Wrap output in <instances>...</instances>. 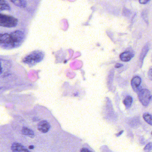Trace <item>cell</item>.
<instances>
[{"instance_id":"6da1fadb","label":"cell","mask_w":152,"mask_h":152,"mask_svg":"<svg viewBox=\"0 0 152 152\" xmlns=\"http://www.w3.org/2000/svg\"><path fill=\"white\" fill-rule=\"evenodd\" d=\"M44 55L42 52L39 51H35L26 56L23 59V62L25 64L33 66L42 61Z\"/></svg>"},{"instance_id":"7a4b0ae2","label":"cell","mask_w":152,"mask_h":152,"mask_svg":"<svg viewBox=\"0 0 152 152\" xmlns=\"http://www.w3.org/2000/svg\"><path fill=\"white\" fill-rule=\"evenodd\" d=\"M18 20L13 16L0 13V26L13 28L17 26Z\"/></svg>"},{"instance_id":"3957f363","label":"cell","mask_w":152,"mask_h":152,"mask_svg":"<svg viewBox=\"0 0 152 152\" xmlns=\"http://www.w3.org/2000/svg\"><path fill=\"white\" fill-rule=\"evenodd\" d=\"M0 47L6 49L14 48V43L10 34L0 33Z\"/></svg>"},{"instance_id":"277c9868","label":"cell","mask_w":152,"mask_h":152,"mask_svg":"<svg viewBox=\"0 0 152 152\" xmlns=\"http://www.w3.org/2000/svg\"><path fill=\"white\" fill-rule=\"evenodd\" d=\"M12 40L14 43V48L19 47L25 39V34L20 30H16L10 33Z\"/></svg>"},{"instance_id":"5b68a950","label":"cell","mask_w":152,"mask_h":152,"mask_svg":"<svg viewBox=\"0 0 152 152\" xmlns=\"http://www.w3.org/2000/svg\"><path fill=\"white\" fill-rule=\"evenodd\" d=\"M138 97L139 100L145 106H147L151 100L150 91L147 89H142L139 91Z\"/></svg>"},{"instance_id":"8992f818","label":"cell","mask_w":152,"mask_h":152,"mask_svg":"<svg viewBox=\"0 0 152 152\" xmlns=\"http://www.w3.org/2000/svg\"><path fill=\"white\" fill-rule=\"evenodd\" d=\"M50 127V124L49 122L46 120H43L38 124V129L43 133H47L49 130Z\"/></svg>"},{"instance_id":"52a82bcc","label":"cell","mask_w":152,"mask_h":152,"mask_svg":"<svg viewBox=\"0 0 152 152\" xmlns=\"http://www.w3.org/2000/svg\"><path fill=\"white\" fill-rule=\"evenodd\" d=\"M12 152H30L27 148L20 143L15 142L11 146Z\"/></svg>"},{"instance_id":"ba28073f","label":"cell","mask_w":152,"mask_h":152,"mask_svg":"<svg viewBox=\"0 0 152 152\" xmlns=\"http://www.w3.org/2000/svg\"><path fill=\"white\" fill-rule=\"evenodd\" d=\"M141 79L140 77L138 76L134 77L131 80V86L134 91H137L139 86L141 84Z\"/></svg>"},{"instance_id":"9c48e42d","label":"cell","mask_w":152,"mask_h":152,"mask_svg":"<svg viewBox=\"0 0 152 152\" xmlns=\"http://www.w3.org/2000/svg\"><path fill=\"white\" fill-rule=\"evenodd\" d=\"M134 56V54L130 52H125L122 53L120 56V59L123 62L130 61Z\"/></svg>"},{"instance_id":"30bf717a","label":"cell","mask_w":152,"mask_h":152,"mask_svg":"<svg viewBox=\"0 0 152 152\" xmlns=\"http://www.w3.org/2000/svg\"><path fill=\"white\" fill-rule=\"evenodd\" d=\"M9 1L15 6L21 8H25L27 6V2L25 0H9Z\"/></svg>"},{"instance_id":"8fae6325","label":"cell","mask_w":152,"mask_h":152,"mask_svg":"<svg viewBox=\"0 0 152 152\" xmlns=\"http://www.w3.org/2000/svg\"><path fill=\"white\" fill-rule=\"evenodd\" d=\"M11 7L5 0H0V12L3 11H10Z\"/></svg>"},{"instance_id":"7c38bea8","label":"cell","mask_w":152,"mask_h":152,"mask_svg":"<svg viewBox=\"0 0 152 152\" xmlns=\"http://www.w3.org/2000/svg\"><path fill=\"white\" fill-rule=\"evenodd\" d=\"M21 133L24 135L27 136L31 138H33L35 136L34 132L32 129L26 127H24L22 129Z\"/></svg>"},{"instance_id":"4fadbf2b","label":"cell","mask_w":152,"mask_h":152,"mask_svg":"<svg viewBox=\"0 0 152 152\" xmlns=\"http://www.w3.org/2000/svg\"><path fill=\"white\" fill-rule=\"evenodd\" d=\"M133 103V98L131 96H128L125 98L123 101L124 104L125 105L126 109H129Z\"/></svg>"},{"instance_id":"5bb4252c","label":"cell","mask_w":152,"mask_h":152,"mask_svg":"<svg viewBox=\"0 0 152 152\" xmlns=\"http://www.w3.org/2000/svg\"><path fill=\"white\" fill-rule=\"evenodd\" d=\"M148 49H149V48H148V45H146L142 49L141 54L140 57V62L141 63V65H142L143 60H144L146 54L147 53Z\"/></svg>"},{"instance_id":"9a60e30c","label":"cell","mask_w":152,"mask_h":152,"mask_svg":"<svg viewBox=\"0 0 152 152\" xmlns=\"http://www.w3.org/2000/svg\"><path fill=\"white\" fill-rule=\"evenodd\" d=\"M143 119L150 125H152V115L148 113H145L143 115Z\"/></svg>"},{"instance_id":"2e32d148","label":"cell","mask_w":152,"mask_h":152,"mask_svg":"<svg viewBox=\"0 0 152 152\" xmlns=\"http://www.w3.org/2000/svg\"><path fill=\"white\" fill-rule=\"evenodd\" d=\"M152 149V142L148 143L144 148V151L146 152H148Z\"/></svg>"},{"instance_id":"e0dca14e","label":"cell","mask_w":152,"mask_h":152,"mask_svg":"<svg viewBox=\"0 0 152 152\" xmlns=\"http://www.w3.org/2000/svg\"><path fill=\"white\" fill-rule=\"evenodd\" d=\"M148 78L150 80L152 81V69H150L148 71Z\"/></svg>"},{"instance_id":"ac0fdd59","label":"cell","mask_w":152,"mask_h":152,"mask_svg":"<svg viewBox=\"0 0 152 152\" xmlns=\"http://www.w3.org/2000/svg\"><path fill=\"white\" fill-rule=\"evenodd\" d=\"M150 0H139V3L141 4H146L148 3Z\"/></svg>"},{"instance_id":"d6986e66","label":"cell","mask_w":152,"mask_h":152,"mask_svg":"<svg viewBox=\"0 0 152 152\" xmlns=\"http://www.w3.org/2000/svg\"><path fill=\"white\" fill-rule=\"evenodd\" d=\"M80 152H92L86 148H83L81 149Z\"/></svg>"},{"instance_id":"ffe728a7","label":"cell","mask_w":152,"mask_h":152,"mask_svg":"<svg viewBox=\"0 0 152 152\" xmlns=\"http://www.w3.org/2000/svg\"><path fill=\"white\" fill-rule=\"evenodd\" d=\"M123 66V65L122 64H117L116 65H115V67L116 68H119Z\"/></svg>"},{"instance_id":"44dd1931","label":"cell","mask_w":152,"mask_h":152,"mask_svg":"<svg viewBox=\"0 0 152 152\" xmlns=\"http://www.w3.org/2000/svg\"><path fill=\"white\" fill-rule=\"evenodd\" d=\"M2 72V67H1V62H0V75L1 74V73Z\"/></svg>"},{"instance_id":"7402d4cb","label":"cell","mask_w":152,"mask_h":152,"mask_svg":"<svg viewBox=\"0 0 152 152\" xmlns=\"http://www.w3.org/2000/svg\"><path fill=\"white\" fill-rule=\"evenodd\" d=\"M123 133V131H120V132H119L118 134H117V136H119L121 135V134H122V133Z\"/></svg>"},{"instance_id":"603a6c76","label":"cell","mask_w":152,"mask_h":152,"mask_svg":"<svg viewBox=\"0 0 152 152\" xmlns=\"http://www.w3.org/2000/svg\"><path fill=\"white\" fill-rule=\"evenodd\" d=\"M29 148H30V149H33V148H34V146H29Z\"/></svg>"},{"instance_id":"cb8c5ba5","label":"cell","mask_w":152,"mask_h":152,"mask_svg":"<svg viewBox=\"0 0 152 152\" xmlns=\"http://www.w3.org/2000/svg\"><path fill=\"white\" fill-rule=\"evenodd\" d=\"M151 100H152V97H151Z\"/></svg>"},{"instance_id":"d4e9b609","label":"cell","mask_w":152,"mask_h":152,"mask_svg":"<svg viewBox=\"0 0 152 152\" xmlns=\"http://www.w3.org/2000/svg\"><path fill=\"white\" fill-rule=\"evenodd\" d=\"M1 88H0V90H1Z\"/></svg>"},{"instance_id":"484cf974","label":"cell","mask_w":152,"mask_h":152,"mask_svg":"<svg viewBox=\"0 0 152 152\" xmlns=\"http://www.w3.org/2000/svg\"><path fill=\"white\" fill-rule=\"evenodd\" d=\"M151 134H152V133H151Z\"/></svg>"}]
</instances>
